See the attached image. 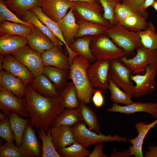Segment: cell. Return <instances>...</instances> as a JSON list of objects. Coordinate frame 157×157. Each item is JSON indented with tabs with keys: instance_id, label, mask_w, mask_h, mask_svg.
Listing matches in <instances>:
<instances>
[{
	"instance_id": "cell-14",
	"label": "cell",
	"mask_w": 157,
	"mask_h": 157,
	"mask_svg": "<svg viewBox=\"0 0 157 157\" xmlns=\"http://www.w3.org/2000/svg\"><path fill=\"white\" fill-rule=\"evenodd\" d=\"M106 111L109 112L119 113L126 115L144 112L150 114L153 118L157 119V102H133L125 106L114 103L111 107L106 109Z\"/></svg>"
},
{
	"instance_id": "cell-9",
	"label": "cell",
	"mask_w": 157,
	"mask_h": 157,
	"mask_svg": "<svg viewBox=\"0 0 157 157\" xmlns=\"http://www.w3.org/2000/svg\"><path fill=\"white\" fill-rule=\"evenodd\" d=\"M157 65H149L143 75H131V79L135 83L134 86L133 97L138 98L153 92L156 85Z\"/></svg>"
},
{
	"instance_id": "cell-27",
	"label": "cell",
	"mask_w": 157,
	"mask_h": 157,
	"mask_svg": "<svg viewBox=\"0 0 157 157\" xmlns=\"http://www.w3.org/2000/svg\"><path fill=\"white\" fill-rule=\"evenodd\" d=\"M77 109L80 115V121H83L90 130L98 134H102L97 116L90 107L84 102L81 101Z\"/></svg>"
},
{
	"instance_id": "cell-25",
	"label": "cell",
	"mask_w": 157,
	"mask_h": 157,
	"mask_svg": "<svg viewBox=\"0 0 157 157\" xmlns=\"http://www.w3.org/2000/svg\"><path fill=\"white\" fill-rule=\"evenodd\" d=\"M69 69H63L51 66H44L43 74L54 84L60 93L66 87L68 83Z\"/></svg>"
},
{
	"instance_id": "cell-12",
	"label": "cell",
	"mask_w": 157,
	"mask_h": 157,
	"mask_svg": "<svg viewBox=\"0 0 157 157\" xmlns=\"http://www.w3.org/2000/svg\"><path fill=\"white\" fill-rule=\"evenodd\" d=\"M0 109L7 116L13 112L25 117H29L24 98H19L0 86Z\"/></svg>"
},
{
	"instance_id": "cell-54",
	"label": "cell",
	"mask_w": 157,
	"mask_h": 157,
	"mask_svg": "<svg viewBox=\"0 0 157 157\" xmlns=\"http://www.w3.org/2000/svg\"><path fill=\"white\" fill-rule=\"evenodd\" d=\"M152 7L153 8L157 11V1H155L154 3L152 5Z\"/></svg>"
},
{
	"instance_id": "cell-19",
	"label": "cell",
	"mask_w": 157,
	"mask_h": 157,
	"mask_svg": "<svg viewBox=\"0 0 157 157\" xmlns=\"http://www.w3.org/2000/svg\"><path fill=\"white\" fill-rule=\"evenodd\" d=\"M50 129L52 141L57 151L76 142L71 126L60 125Z\"/></svg>"
},
{
	"instance_id": "cell-46",
	"label": "cell",
	"mask_w": 157,
	"mask_h": 157,
	"mask_svg": "<svg viewBox=\"0 0 157 157\" xmlns=\"http://www.w3.org/2000/svg\"><path fill=\"white\" fill-rule=\"evenodd\" d=\"M145 0H122V2L129 7L135 13L148 16V13L143 7Z\"/></svg>"
},
{
	"instance_id": "cell-21",
	"label": "cell",
	"mask_w": 157,
	"mask_h": 157,
	"mask_svg": "<svg viewBox=\"0 0 157 157\" xmlns=\"http://www.w3.org/2000/svg\"><path fill=\"white\" fill-rule=\"evenodd\" d=\"M57 22L65 41L69 46L75 40L79 27L72 8H71L66 15Z\"/></svg>"
},
{
	"instance_id": "cell-37",
	"label": "cell",
	"mask_w": 157,
	"mask_h": 157,
	"mask_svg": "<svg viewBox=\"0 0 157 157\" xmlns=\"http://www.w3.org/2000/svg\"><path fill=\"white\" fill-rule=\"evenodd\" d=\"M147 16L139 13H134L126 18L120 24L128 30L138 32L144 30L147 26Z\"/></svg>"
},
{
	"instance_id": "cell-45",
	"label": "cell",
	"mask_w": 157,
	"mask_h": 157,
	"mask_svg": "<svg viewBox=\"0 0 157 157\" xmlns=\"http://www.w3.org/2000/svg\"><path fill=\"white\" fill-rule=\"evenodd\" d=\"M135 13L129 7L122 2L118 4L114 13L117 24H120L126 18Z\"/></svg>"
},
{
	"instance_id": "cell-13",
	"label": "cell",
	"mask_w": 157,
	"mask_h": 157,
	"mask_svg": "<svg viewBox=\"0 0 157 157\" xmlns=\"http://www.w3.org/2000/svg\"><path fill=\"white\" fill-rule=\"evenodd\" d=\"M0 70L2 69L20 79L26 85L31 83L34 77L32 73L12 54L0 58Z\"/></svg>"
},
{
	"instance_id": "cell-6",
	"label": "cell",
	"mask_w": 157,
	"mask_h": 157,
	"mask_svg": "<svg viewBox=\"0 0 157 157\" xmlns=\"http://www.w3.org/2000/svg\"><path fill=\"white\" fill-rule=\"evenodd\" d=\"M71 7L76 20H83L104 25L108 27L111 25L103 16L104 10L99 2L72 1Z\"/></svg>"
},
{
	"instance_id": "cell-4",
	"label": "cell",
	"mask_w": 157,
	"mask_h": 157,
	"mask_svg": "<svg viewBox=\"0 0 157 157\" xmlns=\"http://www.w3.org/2000/svg\"><path fill=\"white\" fill-rule=\"evenodd\" d=\"M104 33L122 49L127 56L142 46L138 32L130 31L121 25H111Z\"/></svg>"
},
{
	"instance_id": "cell-22",
	"label": "cell",
	"mask_w": 157,
	"mask_h": 157,
	"mask_svg": "<svg viewBox=\"0 0 157 157\" xmlns=\"http://www.w3.org/2000/svg\"><path fill=\"white\" fill-rule=\"evenodd\" d=\"M0 85L17 97H24L26 85L20 79L2 69L0 72Z\"/></svg>"
},
{
	"instance_id": "cell-48",
	"label": "cell",
	"mask_w": 157,
	"mask_h": 157,
	"mask_svg": "<svg viewBox=\"0 0 157 157\" xmlns=\"http://www.w3.org/2000/svg\"><path fill=\"white\" fill-rule=\"evenodd\" d=\"M104 144L100 142L95 144L94 148L89 157H107V155L103 152Z\"/></svg>"
},
{
	"instance_id": "cell-55",
	"label": "cell",
	"mask_w": 157,
	"mask_h": 157,
	"mask_svg": "<svg viewBox=\"0 0 157 157\" xmlns=\"http://www.w3.org/2000/svg\"><path fill=\"white\" fill-rule=\"evenodd\" d=\"M1 0V1H5L6 0Z\"/></svg>"
},
{
	"instance_id": "cell-43",
	"label": "cell",
	"mask_w": 157,
	"mask_h": 157,
	"mask_svg": "<svg viewBox=\"0 0 157 157\" xmlns=\"http://www.w3.org/2000/svg\"><path fill=\"white\" fill-rule=\"evenodd\" d=\"M0 157H25L19 147L6 142L0 146Z\"/></svg>"
},
{
	"instance_id": "cell-17",
	"label": "cell",
	"mask_w": 157,
	"mask_h": 157,
	"mask_svg": "<svg viewBox=\"0 0 157 157\" xmlns=\"http://www.w3.org/2000/svg\"><path fill=\"white\" fill-rule=\"evenodd\" d=\"M38 19L46 25L56 37L65 45L68 51L69 65H70L74 57L79 54L72 50L67 44L63 38L62 31L57 22L54 21L48 17L43 11L41 7H36L31 8Z\"/></svg>"
},
{
	"instance_id": "cell-40",
	"label": "cell",
	"mask_w": 157,
	"mask_h": 157,
	"mask_svg": "<svg viewBox=\"0 0 157 157\" xmlns=\"http://www.w3.org/2000/svg\"><path fill=\"white\" fill-rule=\"evenodd\" d=\"M57 151L62 157H89L91 153L86 148L76 142L70 146L63 148Z\"/></svg>"
},
{
	"instance_id": "cell-20",
	"label": "cell",
	"mask_w": 157,
	"mask_h": 157,
	"mask_svg": "<svg viewBox=\"0 0 157 157\" xmlns=\"http://www.w3.org/2000/svg\"><path fill=\"white\" fill-rule=\"evenodd\" d=\"M42 58L44 66L69 69L68 57L63 53V50L55 46L43 52L42 54Z\"/></svg>"
},
{
	"instance_id": "cell-3",
	"label": "cell",
	"mask_w": 157,
	"mask_h": 157,
	"mask_svg": "<svg viewBox=\"0 0 157 157\" xmlns=\"http://www.w3.org/2000/svg\"><path fill=\"white\" fill-rule=\"evenodd\" d=\"M90 48L96 60H111L127 56L124 51L104 33L93 36Z\"/></svg>"
},
{
	"instance_id": "cell-1",
	"label": "cell",
	"mask_w": 157,
	"mask_h": 157,
	"mask_svg": "<svg viewBox=\"0 0 157 157\" xmlns=\"http://www.w3.org/2000/svg\"><path fill=\"white\" fill-rule=\"evenodd\" d=\"M26 108L29 115V124L37 131L40 129L47 133L56 117L64 109L61 105L63 97L44 96L26 85L24 97Z\"/></svg>"
},
{
	"instance_id": "cell-16",
	"label": "cell",
	"mask_w": 157,
	"mask_h": 157,
	"mask_svg": "<svg viewBox=\"0 0 157 157\" xmlns=\"http://www.w3.org/2000/svg\"><path fill=\"white\" fill-rule=\"evenodd\" d=\"M72 4V1L69 0H43L41 7L48 17L58 22L66 15Z\"/></svg>"
},
{
	"instance_id": "cell-36",
	"label": "cell",
	"mask_w": 157,
	"mask_h": 157,
	"mask_svg": "<svg viewBox=\"0 0 157 157\" xmlns=\"http://www.w3.org/2000/svg\"><path fill=\"white\" fill-rule=\"evenodd\" d=\"M63 97L61 103L65 109L77 108L80 104L76 88L72 82L68 83L64 90L60 93Z\"/></svg>"
},
{
	"instance_id": "cell-29",
	"label": "cell",
	"mask_w": 157,
	"mask_h": 157,
	"mask_svg": "<svg viewBox=\"0 0 157 157\" xmlns=\"http://www.w3.org/2000/svg\"><path fill=\"white\" fill-rule=\"evenodd\" d=\"M24 20L31 23L34 26L47 36L53 42L55 45L63 50V43L60 41L46 25L42 23L32 11H27L23 17Z\"/></svg>"
},
{
	"instance_id": "cell-5",
	"label": "cell",
	"mask_w": 157,
	"mask_h": 157,
	"mask_svg": "<svg viewBox=\"0 0 157 157\" xmlns=\"http://www.w3.org/2000/svg\"><path fill=\"white\" fill-rule=\"evenodd\" d=\"M74 138L76 142L80 143L87 148L91 145L100 143L106 142H129L126 137H124L117 134L112 136L102 134H99L89 129L85 123L80 121L71 127Z\"/></svg>"
},
{
	"instance_id": "cell-32",
	"label": "cell",
	"mask_w": 157,
	"mask_h": 157,
	"mask_svg": "<svg viewBox=\"0 0 157 157\" xmlns=\"http://www.w3.org/2000/svg\"><path fill=\"white\" fill-rule=\"evenodd\" d=\"M77 22L79 27L75 38L85 35L93 36L103 34L108 28L101 24L83 20H77Z\"/></svg>"
},
{
	"instance_id": "cell-7",
	"label": "cell",
	"mask_w": 157,
	"mask_h": 157,
	"mask_svg": "<svg viewBox=\"0 0 157 157\" xmlns=\"http://www.w3.org/2000/svg\"><path fill=\"white\" fill-rule=\"evenodd\" d=\"M131 70L119 59L110 60L108 78L126 93L133 97L134 85L131 79Z\"/></svg>"
},
{
	"instance_id": "cell-52",
	"label": "cell",
	"mask_w": 157,
	"mask_h": 157,
	"mask_svg": "<svg viewBox=\"0 0 157 157\" xmlns=\"http://www.w3.org/2000/svg\"><path fill=\"white\" fill-rule=\"evenodd\" d=\"M8 116L3 112H0V119L1 121L4 120Z\"/></svg>"
},
{
	"instance_id": "cell-24",
	"label": "cell",
	"mask_w": 157,
	"mask_h": 157,
	"mask_svg": "<svg viewBox=\"0 0 157 157\" xmlns=\"http://www.w3.org/2000/svg\"><path fill=\"white\" fill-rule=\"evenodd\" d=\"M27 40L25 37L4 34L0 35V56L11 54L27 45Z\"/></svg>"
},
{
	"instance_id": "cell-28",
	"label": "cell",
	"mask_w": 157,
	"mask_h": 157,
	"mask_svg": "<svg viewBox=\"0 0 157 157\" xmlns=\"http://www.w3.org/2000/svg\"><path fill=\"white\" fill-rule=\"evenodd\" d=\"M93 36L87 35L76 38L69 45L72 50L77 53L92 63L96 60L92 55L90 48V44Z\"/></svg>"
},
{
	"instance_id": "cell-35",
	"label": "cell",
	"mask_w": 157,
	"mask_h": 157,
	"mask_svg": "<svg viewBox=\"0 0 157 157\" xmlns=\"http://www.w3.org/2000/svg\"><path fill=\"white\" fill-rule=\"evenodd\" d=\"M38 135L42 143L41 157H61L53 145L50 128L47 133L44 129H39L38 131Z\"/></svg>"
},
{
	"instance_id": "cell-10",
	"label": "cell",
	"mask_w": 157,
	"mask_h": 157,
	"mask_svg": "<svg viewBox=\"0 0 157 157\" xmlns=\"http://www.w3.org/2000/svg\"><path fill=\"white\" fill-rule=\"evenodd\" d=\"M110 60H96L87 70L90 83L93 88L105 91L108 89V71Z\"/></svg>"
},
{
	"instance_id": "cell-11",
	"label": "cell",
	"mask_w": 157,
	"mask_h": 157,
	"mask_svg": "<svg viewBox=\"0 0 157 157\" xmlns=\"http://www.w3.org/2000/svg\"><path fill=\"white\" fill-rule=\"evenodd\" d=\"M11 54L25 65L34 77L43 74L44 66L42 54L31 48L28 45L20 48Z\"/></svg>"
},
{
	"instance_id": "cell-50",
	"label": "cell",
	"mask_w": 157,
	"mask_h": 157,
	"mask_svg": "<svg viewBox=\"0 0 157 157\" xmlns=\"http://www.w3.org/2000/svg\"><path fill=\"white\" fill-rule=\"evenodd\" d=\"M149 151H146L145 157H157V146H150L148 147Z\"/></svg>"
},
{
	"instance_id": "cell-49",
	"label": "cell",
	"mask_w": 157,
	"mask_h": 157,
	"mask_svg": "<svg viewBox=\"0 0 157 157\" xmlns=\"http://www.w3.org/2000/svg\"><path fill=\"white\" fill-rule=\"evenodd\" d=\"M130 151L129 149L119 151H115L112 153L110 156V157H129L131 156Z\"/></svg>"
},
{
	"instance_id": "cell-26",
	"label": "cell",
	"mask_w": 157,
	"mask_h": 157,
	"mask_svg": "<svg viewBox=\"0 0 157 157\" xmlns=\"http://www.w3.org/2000/svg\"><path fill=\"white\" fill-rule=\"evenodd\" d=\"M29 84L35 91L44 96L53 97L60 96L54 84L43 74L34 77L33 81Z\"/></svg>"
},
{
	"instance_id": "cell-38",
	"label": "cell",
	"mask_w": 157,
	"mask_h": 157,
	"mask_svg": "<svg viewBox=\"0 0 157 157\" xmlns=\"http://www.w3.org/2000/svg\"><path fill=\"white\" fill-rule=\"evenodd\" d=\"M80 121V115L77 108L65 109L56 117L51 127L60 125L71 127Z\"/></svg>"
},
{
	"instance_id": "cell-41",
	"label": "cell",
	"mask_w": 157,
	"mask_h": 157,
	"mask_svg": "<svg viewBox=\"0 0 157 157\" xmlns=\"http://www.w3.org/2000/svg\"><path fill=\"white\" fill-rule=\"evenodd\" d=\"M8 21L26 25L32 29L35 27L31 22L22 20L18 18L3 3L0 1V22Z\"/></svg>"
},
{
	"instance_id": "cell-56",
	"label": "cell",
	"mask_w": 157,
	"mask_h": 157,
	"mask_svg": "<svg viewBox=\"0 0 157 157\" xmlns=\"http://www.w3.org/2000/svg\"><path fill=\"white\" fill-rule=\"evenodd\" d=\"M120 0L121 1H122V0ZM121 2H122V1H121Z\"/></svg>"
},
{
	"instance_id": "cell-30",
	"label": "cell",
	"mask_w": 157,
	"mask_h": 157,
	"mask_svg": "<svg viewBox=\"0 0 157 157\" xmlns=\"http://www.w3.org/2000/svg\"><path fill=\"white\" fill-rule=\"evenodd\" d=\"M43 0H6L3 3L11 11L24 17L25 13L31 8L41 7Z\"/></svg>"
},
{
	"instance_id": "cell-51",
	"label": "cell",
	"mask_w": 157,
	"mask_h": 157,
	"mask_svg": "<svg viewBox=\"0 0 157 157\" xmlns=\"http://www.w3.org/2000/svg\"><path fill=\"white\" fill-rule=\"evenodd\" d=\"M155 1V0H145L143 5L144 9L146 10L149 7L152 6Z\"/></svg>"
},
{
	"instance_id": "cell-23",
	"label": "cell",
	"mask_w": 157,
	"mask_h": 157,
	"mask_svg": "<svg viewBox=\"0 0 157 157\" xmlns=\"http://www.w3.org/2000/svg\"><path fill=\"white\" fill-rule=\"evenodd\" d=\"M26 38L27 44L31 48L41 54L55 46L47 36L35 27L32 29Z\"/></svg>"
},
{
	"instance_id": "cell-34",
	"label": "cell",
	"mask_w": 157,
	"mask_h": 157,
	"mask_svg": "<svg viewBox=\"0 0 157 157\" xmlns=\"http://www.w3.org/2000/svg\"><path fill=\"white\" fill-rule=\"evenodd\" d=\"M137 32L143 47L148 49L157 50V31L152 22H149L144 30Z\"/></svg>"
},
{
	"instance_id": "cell-18",
	"label": "cell",
	"mask_w": 157,
	"mask_h": 157,
	"mask_svg": "<svg viewBox=\"0 0 157 157\" xmlns=\"http://www.w3.org/2000/svg\"><path fill=\"white\" fill-rule=\"evenodd\" d=\"M157 124V119L154 122L146 124L142 122L137 123L135 125L138 135L133 139H129L132 145L130 146L129 149L131 156L135 157H143L142 146L144 138L149 130L154 128Z\"/></svg>"
},
{
	"instance_id": "cell-15",
	"label": "cell",
	"mask_w": 157,
	"mask_h": 157,
	"mask_svg": "<svg viewBox=\"0 0 157 157\" xmlns=\"http://www.w3.org/2000/svg\"><path fill=\"white\" fill-rule=\"evenodd\" d=\"M25 157L41 156L42 149L33 128L29 124L22 136L19 146Z\"/></svg>"
},
{
	"instance_id": "cell-44",
	"label": "cell",
	"mask_w": 157,
	"mask_h": 157,
	"mask_svg": "<svg viewBox=\"0 0 157 157\" xmlns=\"http://www.w3.org/2000/svg\"><path fill=\"white\" fill-rule=\"evenodd\" d=\"M0 136L6 142L13 143L14 136L10 123L9 116L0 122Z\"/></svg>"
},
{
	"instance_id": "cell-53",
	"label": "cell",
	"mask_w": 157,
	"mask_h": 157,
	"mask_svg": "<svg viewBox=\"0 0 157 157\" xmlns=\"http://www.w3.org/2000/svg\"><path fill=\"white\" fill-rule=\"evenodd\" d=\"M71 1H85L88 2H99V0H69Z\"/></svg>"
},
{
	"instance_id": "cell-31",
	"label": "cell",
	"mask_w": 157,
	"mask_h": 157,
	"mask_svg": "<svg viewBox=\"0 0 157 157\" xmlns=\"http://www.w3.org/2000/svg\"><path fill=\"white\" fill-rule=\"evenodd\" d=\"M9 116L14 136L15 144L19 146L21 143L23 133L29 124V119L23 118L13 112H11Z\"/></svg>"
},
{
	"instance_id": "cell-8",
	"label": "cell",
	"mask_w": 157,
	"mask_h": 157,
	"mask_svg": "<svg viewBox=\"0 0 157 157\" xmlns=\"http://www.w3.org/2000/svg\"><path fill=\"white\" fill-rule=\"evenodd\" d=\"M136 50V54L133 58H128L124 56L119 59L131 70L133 74L144 72L149 65H157V50L148 49L142 46Z\"/></svg>"
},
{
	"instance_id": "cell-2",
	"label": "cell",
	"mask_w": 157,
	"mask_h": 157,
	"mask_svg": "<svg viewBox=\"0 0 157 157\" xmlns=\"http://www.w3.org/2000/svg\"><path fill=\"white\" fill-rule=\"evenodd\" d=\"M90 64L88 60L81 56H75L70 66L69 76L76 88L78 100L86 104L90 102L95 90L87 74V70Z\"/></svg>"
},
{
	"instance_id": "cell-39",
	"label": "cell",
	"mask_w": 157,
	"mask_h": 157,
	"mask_svg": "<svg viewBox=\"0 0 157 157\" xmlns=\"http://www.w3.org/2000/svg\"><path fill=\"white\" fill-rule=\"evenodd\" d=\"M109 85L108 89L110 92V99L114 103L121 104L125 105H129L133 102L131 95L120 89L108 78Z\"/></svg>"
},
{
	"instance_id": "cell-42",
	"label": "cell",
	"mask_w": 157,
	"mask_h": 157,
	"mask_svg": "<svg viewBox=\"0 0 157 157\" xmlns=\"http://www.w3.org/2000/svg\"><path fill=\"white\" fill-rule=\"evenodd\" d=\"M104 10L103 16L112 25L117 24L114 13L117 5L122 2L120 0H99Z\"/></svg>"
},
{
	"instance_id": "cell-47",
	"label": "cell",
	"mask_w": 157,
	"mask_h": 157,
	"mask_svg": "<svg viewBox=\"0 0 157 157\" xmlns=\"http://www.w3.org/2000/svg\"><path fill=\"white\" fill-rule=\"evenodd\" d=\"M105 92L99 89L95 90L91 100L96 107L100 108L103 105L104 100L102 93Z\"/></svg>"
},
{
	"instance_id": "cell-33",
	"label": "cell",
	"mask_w": 157,
	"mask_h": 157,
	"mask_svg": "<svg viewBox=\"0 0 157 157\" xmlns=\"http://www.w3.org/2000/svg\"><path fill=\"white\" fill-rule=\"evenodd\" d=\"M32 29L28 26L21 24L4 21L0 22V35L8 34L27 37Z\"/></svg>"
},
{
	"instance_id": "cell-57",
	"label": "cell",
	"mask_w": 157,
	"mask_h": 157,
	"mask_svg": "<svg viewBox=\"0 0 157 157\" xmlns=\"http://www.w3.org/2000/svg\"></svg>"
}]
</instances>
